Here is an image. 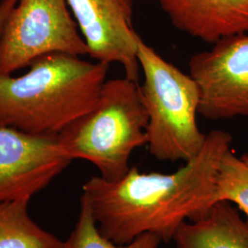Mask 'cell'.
I'll return each instance as SVG.
<instances>
[{
    "mask_svg": "<svg viewBox=\"0 0 248 248\" xmlns=\"http://www.w3.org/2000/svg\"><path fill=\"white\" fill-rule=\"evenodd\" d=\"M232 141L228 132L213 130L195 157L173 173H142L132 167L116 181L92 177L83 185L80 201L100 233L114 244L126 245L145 233L168 243L183 222L215 203L218 167Z\"/></svg>",
    "mask_w": 248,
    "mask_h": 248,
    "instance_id": "1",
    "label": "cell"
},
{
    "mask_svg": "<svg viewBox=\"0 0 248 248\" xmlns=\"http://www.w3.org/2000/svg\"><path fill=\"white\" fill-rule=\"evenodd\" d=\"M109 65L68 53L34 60L18 77L0 74V126L57 135L98 102Z\"/></svg>",
    "mask_w": 248,
    "mask_h": 248,
    "instance_id": "2",
    "label": "cell"
},
{
    "mask_svg": "<svg viewBox=\"0 0 248 248\" xmlns=\"http://www.w3.org/2000/svg\"><path fill=\"white\" fill-rule=\"evenodd\" d=\"M147 125L139 82L124 77L107 80L93 108L57 136L72 160H87L116 181L131 169L133 151L146 145Z\"/></svg>",
    "mask_w": 248,
    "mask_h": 248,
    "instance_id": "3",
    "label": "cell"
},
{
    "mask_svg": "<svg viewBox=\"0 0 248 248\" xmlns=\"http://www.w3.org/2000/svg\"><path fill=\"white\" fill-rule=\"evenodd\" d=\"M137 58L143 76L140 89L148 116V150L159 161L186 163L201 152L207 138L197 124L198 86L189 74L164 59L141 36Z\"/></svg>",
    "mask_w": 248,
    "mask_h": 248,
    "instance_id": "4",
    "label": "cell"
},
{
    "mask_svg": "<svg viewBox=\"0 0 248 248\" xmlns=\"http://www.w3.org/2000/svg\"><path fill=\"white\" fill-rule=\"evenodd\" d=\"M89 55L66 0H19L0 41V74L12 75L50 53Z\"/></svg>",
    "mask_w": 248,
    "mask_h": 248,
    "instance_id": "5",
    "label": "cell"
},
{
    "mask_svg": "<svg viewBox=\"0 0 248 248\" xmlns=\"http://www.w3.org/2000/svg\"><path fill=\"white\" fill-rule=\"evenodd\" d=\"M188 70L200 92L199 114L212 121L248 116V33L191 55Z\"/></svg>",
    "mask_w": 248,
    "mask_h": 248,
    "instance_id": "6",
    "label": "cell"
},
{
    "mask_svg": "<svg viewBox=\"0 0 248 248\" xmlns=\"http://www.w3.org/2000/svg\"><path fill=\"white\" fill-rule=\"evenodd\" d=\"M72 161L57 135L0 126V203L30 202Z\"/></svg>",
    "mask_w": 248,
    "mask_h": 248,
    "instance_id": "7",
    "label": "cell"
},
{
    "mask_svg": "<svg viewBox=\"0 0 248 248\" xmlns=\"http://www.w3.org/2000/svg\"><path fill=\"white\" fill-rule=\"evenodd\" d=\"M80 33L97 62L123 66L125 77L137 81L140 65L133 25V0H66Z\"/></svg>",
    "mask_w": 248,
    "mask_h": 248,
    "instance_id": "8",
    "label": "cell"
},
{
    "mask_svg": "<svg viewBox=\"0 0 248 248\" xmlns=\"http://www.w3.org/2000/svg\"><path fill=\"white\" fill-rule=\"evenodd\" d=\"M179 31L213 45L248 33V0H157Z\"/></svg>",
    "mask_w": 248,
    "mask_h": 248,
    "instance_id": "9",
    "label": "cell"
},
{
    "mask_svg": "<svg viewBox=\"0 0 248 248\" xmlns=\"http://www.w3.org/2000/svg\"><path fill=\"white\" fill-rule=\"evenodd\" d=\"M173 241L177 248H248V223L228 202H218L183 222Z\"/></svg>",
    "mask_w": 248,
    "mask_h": 248,
    "instance_id": "10",
    "label": "cell"
},
{
    "mask_svg": "<svg viewBox=\"0 0 248 248\" xmlns=\"http://www.w3.org/2000/svg\"><path fill=\"white\" fill-rule=\"evenodd\" d=\"M29 203H0V248H64V241L33 221Z\"/></svg>",
    "mask_w": 248,
    "mask_h": 248,
    "instance_id": "11",
    "label": "cell"
},
{
    "mask_svg": "<svg viewBox=\"0 0 248 248\" xmlns=\"http://www.w3.org/2000/svg\"><path fill=\"white\" fill-rule=\"evenodd\" d=\"M228 202L238 206L248 223V165L237 157L232 148L220 161L215 186V203Z\"/></svg>",
    "mask_w": 248,
    "mask_h": 248,
    "instance_id": "12",
    "label": "cell"
},
{
    "mask_svg": "<svg viewBox=\"0 0 248 248\" xmlns=\"http://www.w3.org/2000/svg\"><path fill=\"white\" fill-rule=\"evenodd\" d=\"M161 242L157 235L145 233L126 245L114 244L100 233L89 207L80 201L78 220L64 241V248H158Z\"/></svg>",
    "mask_w": 248,
    "mask_h": 248,
    "instance_id": "13",
    "label": "cell"
},
{
    "mask_svg": "<svg viewBox=\"0 0 248 248\" xmlns=\"http://www.w3.org/2000/svg\"><path fill=\"white\" fill-rule=\"evenodd\" d=\"M19 0H1L0 1V41L4 27L11 11L16 7Z\"/></svg>",
    "mask_w": 248,
    "mask_h": 248,
    "instance_id": "14",
    "label": "cell"
},
{
    "mask_svg": "<svg viewBox=\"0 0 248 248\" xmlns=\"http://www.w3.org/2000/svg\"><path fill=\"white\" fill-rule=\"evenodd\" d=\"M241 158H242V160H243L244 162H246V163L248 165V153L245 154V155H243L241 156Z\"/></svg>",
    "mask_w": 248,
    "mask_h": 248,
    "instance_id": "15",
    "label": "cell"
}]
</instances>
